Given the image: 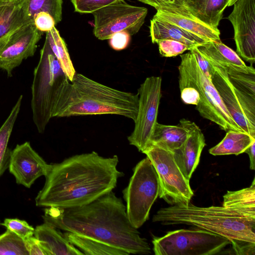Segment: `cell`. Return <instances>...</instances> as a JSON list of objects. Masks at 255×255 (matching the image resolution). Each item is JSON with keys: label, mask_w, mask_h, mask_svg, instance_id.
<instances>
[{"label": "cell", "mask_w": 255, "mask_h": 255, "mask_svg": "<svg viewBox=\"0 0 255 255\" xmlns=\"http://www.w3.org/2000/svg\"><path fill=\"white\" fill-rule=\"evenodd\" d=\"M118 163L116 155L105 157L92 151L50 164L36 205L67 208L90 203L115 188L124 175Z\"/></svg>", "instance_id": "obj_1"}, {"label": "cell", "mask_w": 255, "mask_h": 255, "mask_svg": "<svg viewBox=\"0 0 255 255\" xmlns=\"http://www.w3.org/2000/svg\"><path fill=\"white\" fill-rule=\"evenodd\" d=\"M42 218L58 230L100 241L129 254L151 253L146 240L130 223L126 205L113 191L83 206L45 208Z\"/></svg>", "instance_id": "obj_2"}, {"label": "cell", "mask_w": 255, "mask_h": 255, "mask_svg": "<svg viewBox=\"0 0 255 255\" xmlns=\"http://www.w3.org/2000/svg\"><path fill=\"white\" fill-rule=\"evenodd\" d=\"M153 222L185 224L228 239L236 255H255V216L225 207L196 206L189 203L159 209Z\"/></svg>", "instance_id": "obj_3"}, {"label": "cell", "mask_w": 255, "mask_h": 255, "mask_svg": "<svg viewBox=\"0 0 255 255\" xmlns=\"http://www.w3.org/2000/svg\"><path fill=\"white\" fill-rule=\"evenodd\" d=\"M138 94L117 90L82 74L67 79L57 96L52 117L116 115L136 120Z\"/></svg>", "instance_id": "obj_4"}, {"label": "cell", "mask_w": 255, "mask_h": 255, "mask_svg": "<svg viewBox=\"0 0 255 255\" xmlns=\"http://www.w3.org/2000/svg\"><path fill=\"white\" fill-rule=\"evenodd\" d=\"M67 79L45 37L38 63L34 70L31 85L32 119L39 133L44 131L53 118L57 95Z\"/></svg>", "instance_id": "obj_5"}, {"label": "cell", "mask_w": 255, "mask_h": 255, "mask_svg": "<svg viewBox=\"0 0 255 255\" xmlns=\"http://www.w3.org/2000/svg\"><path fill=\"white\" fill-rule=\"evenodd\" d=\"M178 66L179 88L191 87L197 91L200 100L196 109L200 115L226 131H242L228 113L212 80L201 70L190 51L181 54Z\"/></svg>", "instance_id": "obj_6"}, {"label": "cell", "mask_w": 255, "mask_h": 255, "mask_svg": "<svg viewBox=\"0 0 255 255\" xmlns=\"http://www.w3.org/2000/svg\"><path fill=\"white\" fill-rule=\"evenodd\" d=\"M159 189L157 174L146 157L134 167L128 184L123 191L127 215L135 228L138 229L148 220Z\"/></svg>", "instance_id": "obj_7"}, {"label": "cell", "mask_w": 255, "mask_h": 255, "mask_svg": "<svg viewBox=\"0 0 255 255\" xmlns=\"http://www.w3.org/2000/svg\"><path fill=\"white\" fill-rule=\"evenodd\" d=\"M155 255H213L230 243L227 238L199 229L168 232L152 240Z\"/></svg>", "instance_id": "obj_8"}, {"label": "cell", "mask_w": 255, "mask_h": 255, "mask_svg": "<svg viewBox=\"0 0 255 255\" xmlns=\"http://www.w3.org/2000/svg\"><path fill=\"white\" fill-rule=\"evenodd\" d=\"M142 153L146 155L158 175L160 198L172 205L187 204L193 196L189 181L175 161L173 152L151 145Z\"/></svg>", "instance_id": "obj_9"}, {"label": "cell", "mask_w": 255, "mask_h": 255, "mask_svg": "<svg viewBox=\"0 0 255 255\" xmlns=\"http://www.w3.org/2000/svg\"><path fill=\"white\" fill-rule=\"evenodd\" d=\"M161 81L160 77H147L137 90L138 112L133 130L128 139L142 153L149 146L157 123Z\"/></svg>", "instance_id": "obj_10"}, {"label": "cell", "mask_w": 255, "mask_h": 255, "mask_svg": "<svg viewBox=\"0 0 255 255\" xmlns=\"http://www.w3.org/2000/svg\"><path fill=\"white\" fill-rule=\"evenodd\" d=\"M147 11L144 7L132 5L120 0L92 13L93 33L102 40L109 39L120 31L135 34L144 23Z\"/></svg>", "instance_id": "obj_11"}, {"label": "cell", "mask_w": 255, "mask_h": 255, "mask_svg": "<svg viewBox=\"0 0 255 255\" xmlns=\"http://www.w3.org/2000/svg\"><path fill=\"white\" fill-rule=\"evenodd\" d=\"M211 64L215 70L212 82L230 115L242 131L255 137V98L237 89L224 67Z\"/></svg>", "instance_id": "obj_12"}, {"label": "cell", "mask_w": 255, "mask_h": 255, "mask_svg": "<svg viewBox=\"0 0 255 255\" xmlns=\"http://www.w3.org/2000/svg\"><path fill=\"white\" fill-rule=\"evenodd\" d=\"M227 18L233 25L236 53L252 65L255 63V0H238Z\"/></svg>", "instance_id": "obj_13"}, {"label": "cell", "mask_w": 255, "mask_h": 255, "mask_svg": "<svg viewBox=\"0 0 255 255\" xmlns=\"http://www.w3.org/2000/svg\"><path fill=\"white\" fill-rule=\"evenodd\" d=\"M43 32L38 30L33 22L27 23L16 31L0 53V69L8 77L23 60L33 56L37 43Z\"/></svg>", "instance_id": "obj_14"}, {"label": "cell", "mask_w": 255, "mask_h": 255, "mask_svg": "<svg viewBox=\"0 0 255 255\" xmlns=\"http://www.w3.org/2000/svg\"><path fill=\"white\" fill-rule=\"evenodd\" d=\"M49 165L26 141L11 150L8 168L17 184L30 188L37 178L46 175Z\"/></svg>", "instance_id": "obj_15"}, {"label": "cell", "mask_w": 255, "mask_h": 255, "mask_svg": "<svg viewBox=\"0 0 255 255\" xmlns=\"http://www.w3.org/2000/svg\"><path fill=\"white\" fill-rule=\"evenodd\" d=\"M179 124L188 130L184 143L173 151L175 162L184 177L190 180L200 161L201 152L206 145L204 135L194 122L182 119Z\"/></svg>", "instance_id": "obj_16"}, {"label": "cell", "mask_w": 255, "mask_h": 255, "mask_svg": "<svg viewBox=\"0 0 255 255\" xmlns=\"http://www.w3.org/2000/svg\"><path fill=\"white\" fill-rule=\"evenodd\" d=\"M28 0H0V53L12 35L31 23L27 14Z\"/></svg>", "instance_id": "obj_17"}, {"label": "cell", "mask_w": 255, "mask_h": 255, "mask_svg": "<svg viewBox=\"0 0 255 255\" xmlns=\"http://www.w3.org/2000/svg\"><path fill=\"white\" fill-rule=\"evenodd\" d=\"M201 54L211 63L226 69L255 73L251 65L247 66L238 54L221 40L209 41L196 46Z\"/></svg>", "instance_id": "obj_18"}, {"label": "cell", "mask_w": 255, "mask_h": 255, "mask_svg": "<svg viewBox=\"0 0 255 255\" xmlns=\"http://www.w3.org/2000/svg\"><path fill=\"white\" fill-rule=\"evenodd\" d=\"M34 236L38 240L47 255H84L57 229L46 223L36 227Z\"/></svg>", "instance_id": "obj_19"}, {"label": "cell", "mask_w": 255, "mask_h": 255, "mask_svg": "<svg viewBox=\"0 0 255 255\" xmlns=\"http://www.w3.org/2000/svg\"><path fill=\"white\" fill-rule=\"evenodd\" d=\"M150 36L153 43L163 39H170L182 42L191 48L208 42L181 27L153 16L150 20Z\"/></svg>", "instance_id": "obj_20"}, {"label": "cell", "mask_w": 255, "mask_h": 255, "mask_svg": "<svg viewBox=\"0 0 255 255\" xmlns=\"http://www.w3.org/2000/svg\"><path fill=\"white\" fill-rule=\"evenodd\" d=\"M229 0H184V6L194 17L218 30Z\"/></svg>", "instance_id": "obj_21"}, {"label": "cell", "mask_w": 255, "mask_h": 255, "mask_svg": "<svg viewBox=\"0 0 255 255\" xmlns=\"http://www.w3.org/2000/svg\"><path fill=\"white\" fill-rule=\"evenodd\" d=\"M154 16L174 24L206 40H220L219 29H213L191 15H185L158 10Z\"/></svg>", "instance_id": "obj_22"}, {"label": "cell", "mask_w": 255, "mask_h": 255, "mask_svg": "<svg viewBox=\"0 0 255 255\" xmlns=\"http://www.w3.org/2000/svg\"><path fill=\"white\" fill-rule=\"evenodd\" d=\"M188 135V129L180 124L171 126L157 123L149 146L155 145L173 152L182 146Z\"/></svg>", "instance_id": "obj_23"}, {"label": "cell", "mask_w": 255, "mask_h": 255, "mask_svg": "<svg viewBox=\"0 0 255 255\" xmlns=\"http://www.w3.org/2000/svg\"><path fill=\"white\" fill-rule=\"evenodd\" d=\"M255 137L241 131L229 130L224 138L216 145L209 150L213 155L235 154L245 151L254 142Z\"/></svg>", "instance_id": "obj_24"}, {"label": "cell", "mask_w": 255, "mask_h": 255, "mask_svg": "<svg viewBox=\"0 0 255 255\" xmlns=\"http://www.w3.org/2000/svg\"><path fill=\"white\" fill-rule=\"evenodd\" d=\"M64 237L73 245L87 255H129L123 250L100 241L66 232Z\"/></svg>", "instance_id": "obj_25"}, {"label": "cell", "mask_w": 255, "mask_h": 255, "mask_svg": "<svg viewBox=\"0 0 255 255\" xmlns=\"http://www.w3.org/2000/svg\"><path fill=\"white\" fill-rule=\"evenodd\" d=\"M222 206L255 216V178L249 187L228 191L223 196Z\"/></svg>", "instance_id": "obj_26"}, {"label": "cell", "mask_w": 255, "mask_h": 255, "mask_svg": "<svg viewBox=\"0 0 255 255\" xmlns=\"http://www.w3.org/2000/svg\"><path fill=\"white\" fill-rule=\"evenodd\" d=\"M22 99L21 95L0 128V178L8 167L11 150L8 148V143L20 111Z\"/></svg>", "instance_id": "obj_27"}, {"label": "cell", "mask_w": 255, "mask_h": 255, "mask_svg": "<svg viewBox=\"0 0 255 255\" xmlns=\"http://www.w3.org/2000/svg\"><path fill=\"white\" fill-rule=\"evenodd\" d=\"M46 38L62 70L69 80L72 81L76 72L64 40L55 27L46 33Z\"/></svg>", "instance_id": "obj_28"}, {"label": "cell", "mask_w": 255, "mask_h": 255, "mask_svg": "<svg viewBox=\"0 0 255 255\" xmlns=\"http://www.w3.org/2000/svg\"><path fill=\"white\" fill-rule=\"evenodd\" d=\"M62 0H28L27 14L32 22L34 15L40 11L47 12L54 18L56 24L62 18Z\"/></svg>", "instance_id": "obj_29"}, {"label": "cell", "mask_w": 255, "mask_h": 255, "mask_svg": "<svg viewBox=\"0 0 255 255\" xmlns=\"http://www.w3.org/2000/svg\"><path fill=\"white\" fill-rule=\"evenodd\" d=\"M28 255L24 241L6 230L0 234V255Z\"/></svg>", "instance_id": "obj_30"}, {"label": "cell", "mask_w": 255, "mask_h": 255, "mask_svg": "<svg viewBox=\"0 0 255 255\" xmlns=\"http://www.w3.org/2000/svg\"><path fill=\"white\" fill-rule=\"evenodd\" d=\"M225 69L229 80L237 89L255 98V73Z\"/></svg>", "instance_id": "obj_31"}, {"label": "cell", "mask_w": 255, "mask_h": 255, "mask_svg": "<svg viewBox=\"0 0 255 255\" xmlns=\"http://www.w3.org/2000/svg\"><path fill=\"white\" fill-rule=\"evenodd\" d=\"M137 0L153 7L156 10H162L185 15H191L184 6V0Z\"/></svg>", "instance_id": "obj_32"}, {"label": "cell", "mask_w": 255, "mask_h": 255, "mask_svg": "<svg viewBox=\"0 0 255 255\" xmlns=\"http://www.w3.org/2000/svg\"><path fill=\"white\" fill-rule=\"evenodd\" d=\"M0 225L13 232L24 241L34 236V228L24 220L17 218H6Z\"/></svg>", "instance_id": "obj_33"}, {"label": "cell", "mask_w": 255, "mask_h": 255, "mask_svg": "<svg viewBox=\"0 0 255 255\" xmlns=\"http://www.w3.org/2000/svg\"><path fill=\"white\" fill-rule=\"evenodd\" d=\"M160 54L165 57H171L182 54L191 48L188 45L178 41L163 39L156 43Z\"/></svg>", "instance_id": "obj_34"}, {"label": "cell", "mask_w": 255, "mask_h": 255, "mask_svg": "<svg viewBox=\"0 0 255 255\" xmlns=\"http://www.w3.org/2000/svg\"><path fill=\"white\" fill-rule=\"evenodd\" d=\"M120 0H71L74 11L81 13H93Z\"/></svg>", "instance_id": "obj_35"}, {"label": "cell", "mask_w": 255, "mask_h": 255, "mask_svg": "<svg viewBox=\"0 0 255 255\" xmlns=\"http://www.w3.org/2000/svg\"><path fill=\"white\" fill-rule=\"evenodd\" d=\"M32 22L38 30L46 33L50 31L56 25L53 16L44 11L35 14L32 18Z\"/></svg>", "instance_id": "obj_36"}, {"label": "cell", "mask_w": 255, "mask_h": 255, "mask_svg": "<svg viewBox=\"0 0 255 255\" xmlns=\"http://www.w3.org/2000/svg\"><path fill=\"white\" fill-rule=\"evenodd\" d=\"M189 51L194 56L201 70L210 80H212L215 71L213 65L201 54L196 46L191 48Z\"/></svg>", "instance_id": "obj_37"}, {"label": "cell", "mask_w": 255, "mask_h": 255, "mask_svg": "<svg viewBox=\"0 0 255 255\" xmlns=\"http://www.w3.org/2000/svg\"><path fill=\"white\" fill-rule=\"evenodd\" d=\"M130 35L126 31L117 32L109 39L110 46L115 50H122L129 44Z\"/></svg>", "instance_id": "obj_38"}, {"label": "cell", "mask_w": 255, "mask_h": 255, "mask_svg": "<svg viewBox=\"0 0 255 255\" xmlns=\"http://www.w3.org/2000/svg\"><path fill=\"white\" fill-rule=\"evenodd\" d=\"M179 89L181 98L183 103L186 104L197 105L200 98L196 90L191 87H185Z\"/></svg>", "instance_id": "obj_39"}, {"label": "cell", "mask_w": 255, "mask_h": 255, "mask_svg": "<svg viewBox=\"0 0 255 255\" xmlns=\"http://www.w3.org/2000/svg\"><path fill=\"white\" fill-rule=\"evenodd\" d=\"M28 255H47L39 241L34 236L24 241Z\"/></svg>", "instance_id": "obj_40"}, {"label": "cell", "mask_w": 255, "mask_h": 255, "mask_svg": "<svg viewBox=\"0 0 255 255\" xmlns=\"http://www.w3.org/2000/svg\"><path fill=\"white\" fill-rule=\"evenodd\" d=\"M250 158V167L251 169H255V141H254L245 151Z\"/></svg>", "instance_id": "obj_41"}, {"label": "cell", "mask_w": 255, "mask_h": 255, "mask_svg": "<svg viewBox=\"0 0 255 255\" xmlns=\"http://www.w3.org/2000/svg\"><path fill=\"white\" fill-rule=\"evenodd\" d=\"M238 0H229L228 6L233 5Z\"/></svg>", "instance_id": "obj_42"}, {"label": "cell", "mask_w": 255, "mask_h": 255, "mask_svg": "<svg viewBox=\"0 0 255 255\" xmlns=\"http://www.w3.org/2000/svg\"><path fill=\"white\" fill-rule=\"evenodd\" d=\"M0 223H1V222H0Z\"/></svg>", "instance_id": "obj_43"}]
</instances>
